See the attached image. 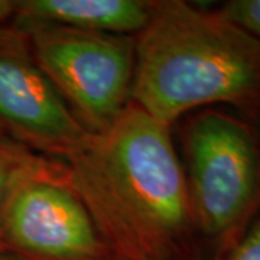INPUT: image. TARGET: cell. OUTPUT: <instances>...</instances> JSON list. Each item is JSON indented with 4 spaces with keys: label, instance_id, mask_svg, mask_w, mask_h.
I'll return each mask as SVG.
<instances>
[{
    "label": "cell",
    "instance_id": "1",
    "mask_svg": "<svg viewBox=\"0 0 260 260\" xmlns=\"http://www.w3.org/2000/svg\"><path fill=\"white\" fill-rule=\"evenodd\" d=\"M64 164L116 257L171 260L189 251L200 236L172 126L132 102Z\"/></svg>",
    "mask_w": 260,
    "mask_h": 260
},
{
    "label": "cell",
    "instance_id": "2",
    "mask_svg": "<svg viewBox=\"0 0 260 260\" xmlns=\"http://www.w3.org/2000/svg\"><path fill=\"white\" fill-rule=\"evenodd\" d=\"M130 102L172 126L188 113L225 104L260 116V42L182 0H159L136 37Z\"/></svg>",
    "mask_w": 260,
    "mask_h": 260
},
{
    "label": "cell",
    "instance_id": "3",
    "mask_svg": "<svg viewBox=\"0 0 260 260\" xmlns=\"http://www.w3.org/2000/svg\"><path fill=\"white\" fill-rule=\"evenodd\" d=\"M181 146L197 232L223 260L260 210V136L249 121L208 107L186 119Z\"/></svg>",
    "mask_w": 260,
    "mask_h": 260
},
{
    "label": "cell",
    "instance_id": "4",
    "mask_svg": "<svg viewBox=\"0 0 260 260\" xmlns=\"http://www.w3.org/2000/svg\"><path fill=\"white\" fill-rule=\"evenodd\" d=\"M13 23L26 32L38 65L84 129H109L130 103L136 37Z\"/></svg>",
    "mask_w": 260,
    "mask_h": 260
},
{
    "label": "cell",
    "instance_id": "5",
    "mask_svg": "<svg viewBox=\"0 0 260 260\" xmlns=\"http://www.w3.org/2000/svg\"><path fill=\"white\" fill-rule=\"evenodd\" d=\"M3 251L23 260H114L64 162L39 156L12 184L2 214Z\"/></svg>",
    "mask_w": 260,
    "mask_h": 260
},
{
    "label": "cell",
    "instance_id": "6",
    "mask_svg": "<svg viewBox=\"0 0 260 260\" xmlns=\"http://www.w3.org/2000/svg\"><path fill=\"white\" fill-rule=\"evenodd\" d=\"M90 135L38 65L26 32L0 25V139L65 162Z\"/></svg>",
    "mask_w": 260,
    "mask_h": 260
},
{
    "label": "cell",
    "instance_id": "7",
    "mask_svg": "<svg viewBox=\"0 0 260 260\" xmlns=\"http://www.w3.org/2000/svg\"><path fill=\"white\" fill-rule=\"evenodd\" d=\"M150 0H16L13 22L138 37L155 10Z\"/></svg>",
    "mask_w": 260,
    "mask_h": 260
},
{
    "label": "cell",
    "instance_id": "8",
    "mask_svg": "<svg viewBox=\"0 0 260 260\" xmlns=\"http://www.w3.org/2000/svg\"><path fill=\"white\" fill-rule=\"evenodd\" d=\"M41 155L29 152L26 149L13 145L10 142L0 139V224H2V214L9 189L15 179L20 172H23L30 167ZM0 251H3L2 246V229H0Z\"/></svg>",
    "mask_w": 260,
    "mask_h": 260
},
{
    "label": "cell",
    "instance_id": "9",
    "mask_svg": "<svg viewBox=\"0 0 260 260\" xmlns=\"http://www.w3.org/2000/svg\"><path fill=\"white\" fill-rule=\"evenodd\" d=\"M217 12L260 42V0H232Z\"/></svg>",
    "mask_w": 260,
    "mask_h": 260
},
{
    "label": "cell",
    "instance_id": "10",
    "mask_svg": "<svg viewBox=\"0 0 260 260\" xmlns=\"http://www.w3.org/2000/svg\"><path fill=\"white\" fill-rule=\"evenodd\" d=\"M223 260H260V217L249 225Z\"/></svg>",
    "mask_w": 260,
    "mask_h": 260
},
{
    "label": "cell",
    "instance_id": "11",
    "mask_svg": "<svg viewBox=\"0 0 260 260\" xmlns=\"http://www.w3.org/2000/svg\"><path fill=\"white\" fill-rule=\"evenodd\" d=\"M16 0H0V25L15 18Z\"/></svg>",
    "mask_w": 260,
    "mask_h": 260
},
{
    "label": "cell",
    "instance_id": "12",
    "mask_svg": "<svg viewBox=\"0 0 260 260\" xmlns=\"http://www.w3.org/2000/svg\"><path fill=\"white\" fill-rule=\"evenodd\" d=\"M0 260H23L15 256V254H10L8 251H0Z\"/></svg>",
    "mask_w": 260,
    "mask_h": 260
},
{
    "label": "cell",
    "instance_id": "13",
    "mask_svg": "<svg viewBox=\"0 0 260 260\" xmlns=\"http://www.w3.org/2000/svg\"><path fill=\"white\" fill-rule=\"evenodd\" d=\"M114 260H129V259H120V257H116Z\"/></svg>",
    "mask_w": 260,
    "mask_h": 260
}]
</instances>
